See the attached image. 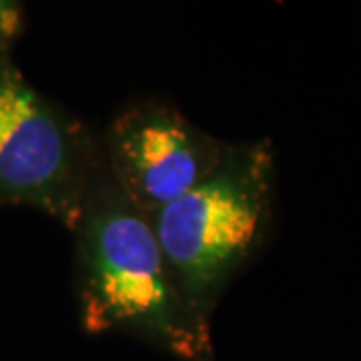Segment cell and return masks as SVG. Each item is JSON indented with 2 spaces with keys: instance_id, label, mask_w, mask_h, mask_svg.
I'll use <instances>...</instances> for the list:
<instances>
[{
  "instance_id": "cell-1",
  "label": "cell",
  "mask_w": 361,
  "mask_h": 361,
  "mask_svg": "<svg viewBox=\"0 0 361 361\" xmlns=\"http://www.w3.org/2000/svg\"><path fill=\"white\" fill-rule=\"evenodd\" d=\"M75 235V289L85 334H125L179 361H213L211 319L183 295L151 219L94 163Z\"/></svg>"
},
{
  "instance_id": "cell-2",
  "label": "cell",
  "mask_w": 361,
  "mask_h": 361,
  "mask_svg": "<svg viewBox=\"0 0 361 361\" xmlns=\"http://www.w3.org/2000/svg\"><path fill=\"white\" fill-rule=\"evenodd\" d=\"M275 203L267 139L229 145L215 173L147 215L187 301L211 319L225 289L263 251Z\"/></svg>"
},
{
  "instance_id": "cell-3",
  "label": "cell",
  "mask_w": 361,
  "mask_h": 361,
  "mask_svg": "<svg viewBox=\"0 0 361 361\" xmlns=\"http://www.w3.org/2000/svg\"><path fill=\"white\" fill-rule=\"evenodd\" d=\"M97 159L99 142L87 127L2 61L0 205L37 209L73 233Z\"/></svg>"
},
{
  "instance_id": "cell-4",
  "label": "cell",
  "mask_w": 361,
  "mask_h": 361,
  "mask_svg": "<svg viewBox=\"0 0 361 361\" xmlns=\"http://www.w3.org/2000/svg\"><path fill=\"white\" fill-rule=\"evenodd\" d=\"M227 151L229 142L161 103L127 106L111 121L99 142L109 177L145 215L195 189L217 171Z\"/></svg>"
},
{
  "instance_id": "cell-5",
  "label": "cell",
  "mask_w": 361,
  "mask_h": 361,
  "mask_svg": "<svg viewBox=\"0 0 361 361\" xmlns=\"http://www.w3.org/2000/svg\"><path fill=\"white\" fill-rule=\"evenodd\" d=\"M23 30V6L0 0V63L8 59V49Z\"/></svg>"
}]
</instances>
